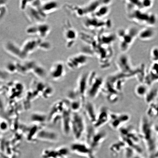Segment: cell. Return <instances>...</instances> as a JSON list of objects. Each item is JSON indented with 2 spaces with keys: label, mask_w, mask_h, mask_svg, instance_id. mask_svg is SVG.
Segmentation results:
<instances>
[{
  "label": "cell",
  "mask_w": 158,
  "mask_h": 158,
  "mask_svg": "<svg viewBox=\"0 0 158 158\" xmlns=\"http://www.w3.org/2000/svg\"><path fill=\"white\" fill-rule=\"evenodd\" d=\"M72 112L69 106L64 110L60 120L61 127L63 133L65 135L68 136L71 133Z\"/></svg>",
  "instance_id": "20"
},
{
  "label": "cell",
  "mask_w": 158,
  "mask_h": 158,
  "mask_svg": "<svg viewBox=\"0 0 158 158\" xmlns=\"http://www.w3.org/2000/svg\"><path fill=\"white\" fill-rule=\"evenodd\" d=\"M85 143L95 152L107 138V134L104 130H98L91 125L86 127Z\"/></svg>",
  "instance_id": "5"
},
{
  "label": "cell",
  "mask_w": 158,
  "mask_h": 158,
  "mask_svg": "<svg viewBox=\"0 0 158 158\" xmlns=\"http://www.w3.org/2000/svg\"><path fill=\"white\" fill-rule=\"evenodd\" d=\"M86 126L84 118L80 113H72L71 133L77 141L80 139L86 133Z\"/></svg>",
  "instance_id": "7"
},
{
  "label": "cell",
  "mask_w": 158,
  "mask_h": 158,
  "mask_svg": "<svg viewBox=\"0 0 158 158\" xmlns=\"http://www.w3.org/2000/svg\"><path fill=\"white\" fill-rule=\"evenodd\" d=\"M156 34V31L153 27H147L139 30L138 38L141 41H150L155 37Z\"/></svg>",
  "instance_id": "28"
},
{
  "label": "cell",
  "mask_w": 158,
  "mask_h": 158,
  "mask_svg": "<svg viewBox=\"0 0 158 158\" xmlns=\"http://www.w3.org/2000/svg\"><path fill=\"white\" fill-rule=\"evenodd\" d=\"M90 57L82 52L73 55L67 59L66 66L71 70H77L87 64Z\"/></svg>",
  "instance_id": "12"
},
{
  "label": "cell",
  "mask_w": 158,
  "mask_h": 158,
  "mask_svg": "<svg viewBox=\"0 0 158 158\" xmlns=\"http://www.w3.org/2000/svg\"><path fill=\"white\" fill-rule=\"evenodd\" d=\"M41 39L39 38L33 39L25 41L21 48L23 54L25 58L28 55L39 49V45Z\"/></svg>",
  "instance_id": "24"
},
{
  "label": "cell",
  "mask_w": 158,
  "mask_h": 158,
  "mask_svg": "<svg viewBox=\"0 0 158 158\" xmlns=\"http://www.w3.org/2000/svg\"><path fill=\"white\" fill-rule=\"evenodd\" d=\"M110 112L105 106H102L98 111L96 121L93 125L96 129H99L108 123L110 118Z\"/></svg>",
  "instance_id": "18"
},
{
  "label": "cell",
  "mask_w": 158,
  "mask_h": 158,
  "mask_svg": "<svg viewBox=\"0 0 158 158\" xmlns=\"http://www.w3.org/2000/svg\"><path fill=\"white\" fill-rule=\"evenodd\" d=\"M154 130H155L156 137L158 143V124H154Z\"/></svg>",
  "instance_id": "40"
},
{
  "label": "cell",
  "mask_w": 158,
  "mask_h": 158,
  "mask_svg": "<svg viewBox=\"0 0 158 158\" xmlns=\"http://www.w3.org/2000/svg\"><path fill=\"white\" fill-rule=\"evenodd\" d=\"M31 121L33 125L44 127L45 124L47 123V115L40 112H35L31 114Z\"/></svg>",
  "instance_id": "27"
},
{
  "label": "cell",
  "mask_w": 158,
  "mask_h": 158,
  "mask_svg": "<svg viewBox=\"0 0 158 158\" xmlns=\"http://www.w3.org/2000/svg\"><path fill=\"white\" fill-rule=\"evenodd\" d=\"M41 128L42 127L35 125H33L31 127H27L25 132L27 134V141L30 143H36L37 141V135Z\"/></svg>",
  "instance_id": "30"
},
{
  "label": "cell",
  "mask_w": 158,
  "mask_h": 158,
  "mask_svg": "<svg viewBox=\"0 0 158 158\" xmlns=\"http://www.w3.org/2000/svg\"><path fill=\"white\" fill-rule=\"evenodd\" d=\"M89 73H84L80 75L77 82L76 89H75L84 103L87 96Z\"/></svg>",
  "instance_id": "14"
},
{
  "label": "cell",
  "mask_w": 158,
  "mask_h": 158,
  "mask_svg": "<svg viewBox=\"0 0 158 158\" xmlns=\"http://www.w3.org/2000/svg\"><path fill=\"white\" fill-rule=\"evenodd\" d=\"M52 48V45L48 41L45 40L44 39H41L39 47V49L41 50L48 51Z\"/></svg>",
  "instance_id": "38"
},
{
  "label": "cell",
  "mask_w": 158,
  "mask_h": 158,
  "mask_svg": "<svg viewBox=\"0 0 158 158\" xmlns=\"http://www.w3.org/2000/svg\"><path fill=\"white\" fill-rule=\"evenodd\" d=\"M154 124L147 116L140 119L138 131L141 141L143 142L149 158L154 155L158 149V142L154 128Z\"/></svg>",
  "instance_id": "1"
},
{
  "label": "cell",
  "mask_w": 158,
  "mask_h": 158,
  "mask_svg": "<svg viewBox=\"0 0 158 158\" xmlns=\"http://www.w3.org/2000/svg\"><path fill=\"white\" fill-rule=\"evenodd\" d=\"M112 1H109L107 2L100 6L94 13L93 16L96 18L102 19L109 14L110 11V5Z\"/></svg>",
  "instance_id": "29"
},
{
  "label": "cell",
  "mask_w": 158,
  "mask_h": 158,
  "mask_svg": "<svg viewBox=\"0 0 158 158\" xmlns=\"http://www.w3.org/2000/svg\"><path fill=\"white\" fill-rule=\"evenodd\" d=\"M31 72L36 77L40 79L45 78L47 74V71L44 67L36 62L33 66Z\"/></svg>",
  "instance_id": "34"
},
{
  "label": "cell",
  "mask_w": 158,
  "mask_h": 158,
  "mask_svg": "<svg viewBox=\"0 0 158 158\" xmlns=\"http://www.w3.org/2000/svg\"><path fill=\"white\" fill-rule=\"evenodd\" d=\"M127 18L130 21L145 27H153L157 23L156 15L147 10L126 9Z\"/></svg>",
  "instance_id": "3"
},
{
  "label": "cell",
  "mask_w": 158,
  "mask_h": 158,
  "mask_svg": "<svg viewBox=\"0 0 158 158\" xmlns=\"http://www.w3.org/2000/svg\"><path fill=\"white\" fill-rule=\"evenodd\" d=\"M102 19L96 18L93 16L86 19L84 22V25L87 28L91 30L103 27L106 28L111 27V21L108 19L102 21Z\"/></svg>",
  "instance_id": "19"
},
{
  "label": "cell",
  "mask_w": 158,
  "mask_h": 158,
  "mask_svg": "<svg viewBox=\"0 0 158 158\" xmlns=\"http://www.w3.org/2000/svg\"><path fill=\"white\" fill-rule=\"evenodd\" d=\"M25 10L30 20L35 23L44 22L47 17L41 11L40 9L36 8L30 5L29 1L28 5Z\"/></svg>",
  "instance_id": "17"
},
{
  "label": "cell",
  "mask_w": 158,
  "mask_h": 158,
  "mask_svg": "<svg viewBox=\"0 0 158 158\" xmlns=\"http://www.w3.org/2000/svg\"><path fill=\"white\" fill-rule=\"evenodd\" d=\"M69 106V102L67 99L59 100L55 102L47 115L48 123L55 124L60 121L64 110Z\"/></svg>",
  "instance_id": "9"
},
{
  "label": "cell",
  "mask_w": 158,
  "mask_h": 158,
  "mask_svg": "<svg viewBox=\"0 0 158 158\" xmlns=\"http://www.w3.org/2000/svg\"><path fill=\"white\" fill-rule=\"evenodd\" d=\"M158 82V64L152 63L145 73L143 83L150 86Z\"/></svg>",
  "instance_id": "21"
},
{
  "label": "cell",
  "mask_w": 158,
  "mask_h": 158,
  "mask_svg": "<svg viewBox=\"0 0 158 158\" xmlns=\"http://www.w3.org/2000/svg\"><path fill=\"white\" fill-rule=\"evenodd\" d=\"M118 131L119 139L123 142L126 147L133 150L138 155L143 153V149L140 144L141 140L139 133L133 126H125Z\"/></svg>",
  "instance_id": "2"
},
{
  "label": "cell",
  "mask_w": 158,
  "mask_h": 158,
  "mask_svg": "<svg viewBox=\"0 0 158 158\" xmlns=\"http://www.w3.org/2000/svg\"><path fill=\"white\" fill-rule=\"evenodd\" d=\"M70 150L76 155L86 158H97L95 152L85 143L76 142L71 145Z\"/></svg>",
  "instance_id": "13"
},
{
  "label": "cell",
  "mask_w": 158,
  "mask_h": 158,
  "mask_svg": "<svg viewBox=\"0 0 158 158\" xmlns=\"http://www.w3.org/2000/svg\"><path fill=\"white\" fill-rule=\"evenodd\" d=\"M139 30L137 27L131 26L118 30L117 37L119 41V48L122 53L128 50L136 38Z\"/></svg>",
  "instance_id": "4"
},
{
  "label": "cell",
  "mask_w": 158,
  "mask_h": 158,
  "mask_svg": "<svg viewBox=\"0 0 158 158\" xmlns=\"http://www.w3.org/2000/svg\"><path fill=\"white\" fill-rule=\"evenodd\" d=\"M104 81L101 77L98 76L96 73L93 72L89 73L87 96L92 99L98 97L102 93Z\"/></svg>",
  "instance_id": "6"
},
{
  "label": "cell",
  "mask_w": 158,
  "mask_h": 158,
  "mask_svg": "<svg viewBox=\"0 0 158 158\" xmlns=\"http://www.w3.org/2000/svg\"><path fill=\"white\" fill-rule=\"evenodd\" d=\"M59 136L56 132L45 129V127L40 129L37 136V141L55 143L58 141Z\"/></svg>",
  "instance_id": "23"
},
{
  "label": "cell",
  "mask_w": 158,
  "mask_h": 158,
  "mask_svg": "<svg viewBox=\"0 0 158 158\" xmlns=\"http://www.w3.org/2000/svg\"><path fill=\"white\" fill-rule=\"evenodd\" d=\"M68 101L69 107H70L71 111L73 113H80L81 110L84 108L85 103H84L80 99L73 100L70 101Z\"/></svg>",
  "instance_id": "35"
},
{
  "label": "cell",
  "mask_w": 158,
  "mask_h": 158,
  "mask_svg": "<svg viewBox=\"0 0 158 158\" xmlns=\"http://www.w3.org/2000/svg\"><path fill=\"white\" fill-rule=\"evenodd\" d=\"M116 65L119 72L128 75L131 77L136 76L137 78L141 74V72L134 69L131 64L129 56L125 53H122L118 57L116 61Z\"/></svg>",
  "instance_id": "8"
},
{
  "label": "cell",
  "mask_w": 158,
  "mask_h": 158,
  "mask_svg": "<svg viewBox=\"0 0 158 158\" xmlns=\"http://www.w3.org/2000/svg\"><path fill=\"white\" fill-rule=\"evenodd\" d=\"M150 55L152 62L158 64V47H153L150 52Z\"/></svg>",
  "instance_id": "39"
},
{
  "label": "cell",
  "mask_w": 158,
  "mask_h": 158,
  "mask_svg": "<svg viewBox=\"0 0 158 158\" xmlns=\"http://www.w3.org/2000/svg\"><path fill=\"white\" fill-rule=\"evenodd\" d=\"M68 148L61 147L56 149L44 150L41 154L42 158H68L70 152Z\"/></svg>",
  "instance_id": "15"
},
{
  "label": "cell",
  "mask_w": 158,
  "mask_h": 158,
  "mask_svg": "<svg viewBox=\"0 0 158 158\" xmlns=\"http://www.w3.org/2000/svg\"><path fill=\"white\" fill-rule=\"evenodd\" d=\"M66 71L64 63L58 61L53 64L51 67L49 74L53 80L59 81L65 76Z\"/></svg>",
  "instance_id": "22"
},
{
  "label": "cell",
  "mask_w": 158,
  "mask_h": 158,
  "mask_svg": "<svg viewBox=\"0 0 158 158\" xmlns=\"http://www.w3.org/2000/svg\"><path fill=\"white\" fill-rule=\"evenodd\" d=\"M158 98V88H149L144 97L145 102L148 105L156 101Z\"/></svg>",
  "instance_id": "32"
},
{
  "label": "cell",
  "mask_w": 158,
  "mask_h": 158,
  "mask_svg": "<svg viewBox=\"0 0 158 158\" xmlns=\"http://www.w3.org/2000/svg\"><path fill=\"white\" fill-rule=\"evenodd\" d=\"M85 114L92 125L93 126L96 121L98 111H97L94 104L90 102H85L84 104Z\"/></svg>",
  "instance_id": "25"
},
{
  "label": "cell",
  "mask_w": 158,
  "mask_h": 158,
  "mask_svg": "<svg viewBox=\"0 0 158 158\" xmlns=\"http://www.w3.org/2000/svg\"><path fill=\"white\" fill-rule=\"evenodd\" d=\"M131 118V116L127 113H114L110 112L108 123L114 130H118L125 126Z\"/></svg>",
  "instance_id": "11"
},
{
  "label": "cell",
  "mask_w": 158,
  "mask_h": 158,
  "mask_svg": "<svg viewBox=\"0 0 158 158\" xmlns=\"http://www.w3.org/2000/svg\"><path fill=\"white\" fill-rule=\"evenodd\" d=\"M54 90L52 87L48 84L45 89L42 98L45 99H48L52 97L54 94Z\"/></svg>",
  "instance_id": "37"
},
{
  "label": "cell",
  "mask_w": 158,
  "mask_h": 158,
  "mask_svg": "<svg viewBox=\"0 0 158 158\" xmlns=\"http://www.w3.org/2000/svg\"><path fill=\"white\" fill-rule=\"evenodd\" d=\"M51 31L50 26L44 22L41 23H34L27 27L26 32L27 34L37 35L38 38L44 39L48 36Z\"/></svg>",
  "instance_id": "10"
},
{
  "label": "cell",
  "mask_w": 158,
  "mask_h": 158,
  "mask_svg": "<svg viewBox=\"0 0 158 158\" xmlns=\"http://www.w3.org/2000/svg\"><path fill=\"white\" fill-rule=\"evenodd\" d=\"M64 27V36L66 41L67 48H71L74 46L78 37V33L76 30L68 22Z\"/></svg>",
  "instance_id": "16"
},
{
  "label": "cell",
  "mask_w": 158,
  "mask_h": 158,
  "mask_svg": "<svg viewBox=\"0 0 158 158\" xmlns=\"http://www.w3.org/2000/svg\"><path fill=\"white\" fill-rule=\"evenodd\" d=\"M59 7V3L56 1H41V11L46 16L56 11Z\"/></svg>",
  "instance_id": "26"
},
{
  "label": "cell",
  "mask_w": 158,
  "mask_h": 158,
  "mask_svg": "<svg viewBox=\"0 0 158 158\" xmlns=\"http://www.w3.org/2000/svg\"><path fill=\"white\" fill-rule=\"evenodd\" d=\"M147 85L144 83H140L135 87L134 92L135 94L138 97L144 98L147 93L149 89Z\"/></svg>",
  "instance_id": "36"
},
{
  "label": "cell",
  "mask_w": 158,
  "mask_h": 158,
  "mask_svg": "<svg viewBox=\"0 0 158 158\" xmlns=\"http://www.w3.org/2000/svg\"><path fill=\"white\" fill-rule=\"evenodd\" d=\"M147 116L150 118H158V101L156 100L148 104Z\"/></svg>",
  "instance_id": "33"
},
{
  "label": "cell",
  "mask_w": 158,
  "mask_h": 158,
  "mask_svg": "<svg viewBox=\"0 0 158 158\" xmlns=\"http://www.w3.org/2000/svg\"><path fill=\"white\" fill-rule=\"evenodd\" d=\"M125 148V144L119 139L110 146V150L113 156H117L122 152H123Z\"/></svg>",
  "instance_id": "31"
}]
</instances>
